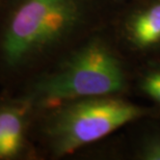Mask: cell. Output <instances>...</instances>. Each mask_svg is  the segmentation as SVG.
<instances>
[{
  "mask_svg": "<svg viewBox=\"0 0 160 160\" xmlns=\"http://www.w3.org/2000/svg\"><path fill=\"white\" fill-rule=\"evenodd\" d=\"M134 92L143 96L153 102V105L160 107V57L137 66Z\"/></svg>",
  "mask_w": 160,
  "mask_h": 160,
  "instance_id": "7",
  "label": "cell"
},
{
  "mask_svg": "<svg viewBox=\"0 0 160 160\" xmlns=\"http://www.w3.org/2000/svg\"><path fill=\"white\" fill-rule=\"evenodd\" d=\"M159 113L160 107L134 103L123 96L69 99L38 107L32 137L41 159L57 160Z\"/></svg>",
  "mask_w": 160,
  "mask_h": 160,
  "instance_id": "3",
  "label": "cell"
},
{
  "mask_svg": "<svg viewBox=\"0 0 160 160\" xmlns=\"http://www.w3.org/2000/svg\"><path fill=\"white\" fill-rule=\"evenodd\" d=\"M109 28L137 65L160 57V0H126Z\"/></svg>",
  "mask_w": 160,
  "mask_h": 160,
  "instance_id": "4",
  "label": "cell"
},
{
  "mask_svg": "<svg viewBox=\"0 0 160 160\" xmlns=\"http://www.w3.org/2000/svg\"><path fill=\"white\" fill-rule=\"evenodd\" d=\"M137 66L107 27L91 36L18 94L27 96L38 107L82 97H129L134 92Z\"/></svg>",
  "mask_w": 160,
  "mask_h": 160,
  "instance_id": "2",
  "label": "cell"
},
{
  "mask_svg": "<svg viewBox=\"0 0 160 160\" xmlns=\"http://www.w3.org/2000/svg\"><path fill=\"white\" fill-rule=\"evenodd\" d=\"M126 0H0V91L18 94L112 23Z\"/></svg>",
  "mask_w": 160,
  "mask_h": 160,
  "instance_id": "1",
  "label": "cell"
},
{
  "mask_svg": "<svg viewBox=\"0 0 160 160\" xmlns=\"http://www.w3.org/2000/svg\"><path fill=\"white\" fill-rule=\"evenodd\" d=\"M37 111L27 96L0 91V160H41L32 137Z\"/></svg>",
  "mask_w": 160,
  "mask_h": 160,
  "instance_id": "5",
  "label": "cell"
},
{
  "mask_svg": "<svg viewBox=\"0 0 160 160\" xmlns=\"http://www.w3.org/2000/svg\"><path fill=\"white\" fill-rule=\"evenodd\" d=\"M139 132L131 142V159L160 160V113L138 121Z\"/></svg>",
  "mask_w": 160,
  "mask_h": 160,
  "instance_id": "6",
  "label": "cell"
}]
</instances>
